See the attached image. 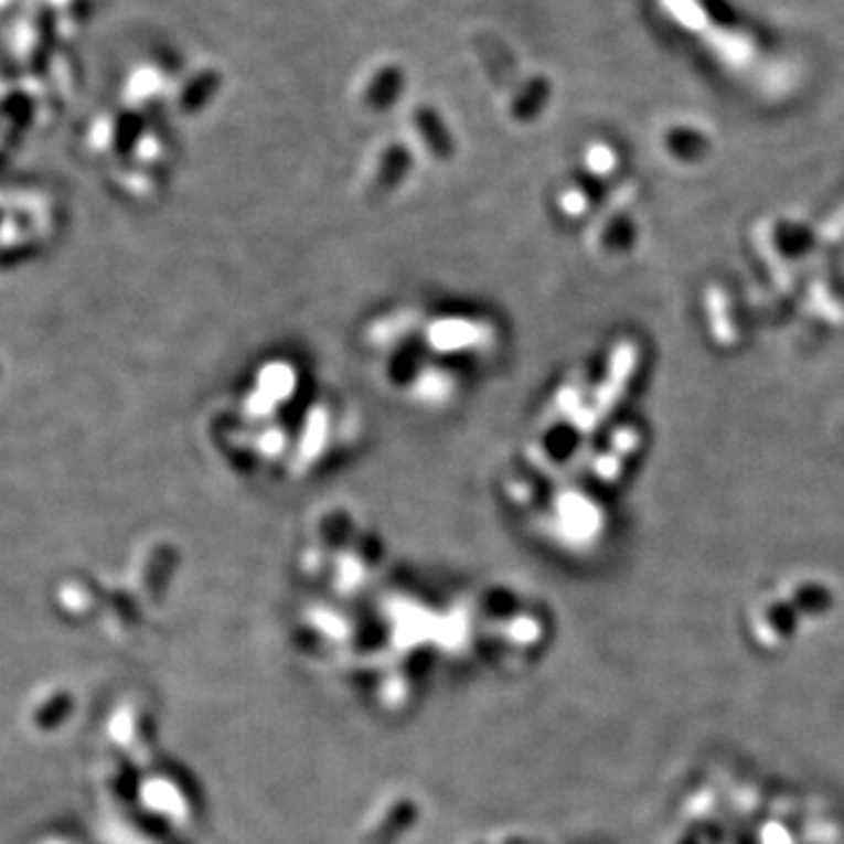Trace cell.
<instances>
[{"instance_id":"6da1fadb","label":"cell","mask_w":844,"mask_h":844,"mask_svg":"<svg viewBox=\"0 0 844 844\" xmlns=\"http://www.w3.org/2000/svg\"><path fill=\"white\" fill-rule=\"evenodd\" d=\"M404 89V71L399 66H385L368 85L366 99L373 108H387L399 99V94Z\"/></svg>"},{"instance_id":"3957f363","label":"cell","mask_w":844,"mask_h":844,"mask_svg":"<svg viewBox=\"0 0 844 844\" xmlns=\"http://www.w3.org/2000/svg\"><path fill=\"white\" fill-rule=\"evenodd\" d=\"M418 127L435 150H448L450 148V137H448L444 122L439 120L437 110L420 108L418 110Z\"/></svg>"},{"instance_id":"7a4b0ae2","label":"cell","mask_w":844,"mask_h":844,"mask_svg":"<svg viewBox=\"0 0 844 844\" xmlns=\"http://www.w3.org/2000/svg\"><path fill=\"white\" fill-rule=\"evenodd\" d=\"M549 97V83L544 78H533L528 85H525L519 94V99L514 104V110L519 118H533L537 116V110L544 106Z\"/></svg>"}]
</instances>
